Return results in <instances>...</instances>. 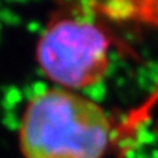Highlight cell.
Listing matches in <instances>:
<instances>
[{
  "label": "cell",
  "instance_id": "2",
  "mask_svg": "<svg viewBox=\"0 0 158 158\" xmlns=\"http://www.w3.org/2000/svg\"><path fill=\"white\" fill-rule=\"evenodd\" d=\"M110 38L94 17L81 6L53 11L36 44V61L57 87L78 90L106 78Z\"/></svg>",
  "mask_w": 158,
  "mask_h": 158
},
{
  "label": "cell",
  "instance_id": "1",
  "mask_svg": "<svg viewBox=\"0 0 158 158\" xmlns=\"http://www.w3.org/2000/svg\"><path fill=\"white\" fill-rule=\"evenodd\" d=\"M110 139L111 121L103 107L57 86L31 98L19 126L24 158H103Z\"/></svg>",
  "mask_w": 158,
  "mask_h": 158
}]
</instances>
